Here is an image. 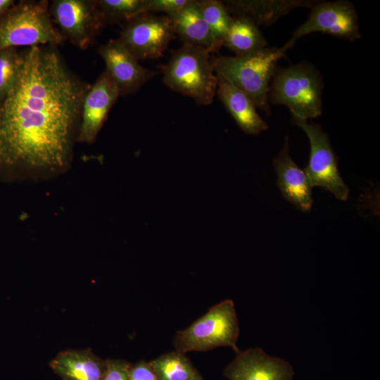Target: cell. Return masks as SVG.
Segmentation results:
<instances>
[{"mask_svg": "<svg viewBox=\"0 0 380 380\" xmlns=\"http://www.w3.org/2000/svg\"><path fill=\"white\" fill-rule=\"evenodd\" d=\"M148 364L158 380H203L186 353L177 350L162 354Z\"/></svg>", "mask_w": 380, "mask_h": 380, "instance_id": "obj_20", "label": "cell"}, {"mask_svg": "<svg viewBox=\"0 0 380 380\" xmlns=\"http://www.w3.org/2000/svg\"><path fill=\"white\" fill-rule=\"evenodd\" d=\"M190 0H147L148 13H165L172 16L182 9Z\"/></svg>", "mask_w": 380, "mask_h": 380, "instance_id": "obj_24", "label": "cell"}, {"mask_svg": "<svg viewBox=\"0 0 380 380\" xmlns=\"http://www.w3.org/2000/svg\"><path fill=\"white\" fill-rule=\"evenodd\" d=\"M285 54L281 48L265 47L245 56H215L211 61L216 75L231 82L252 99L257 108L269 115L270 81Z\"/></svg>", "mask_w": 380, "mask_h": 380, "instance_id": "obj_2", "label": "cell"}, {"mask_svg": "<svg viewBox=\"0 0 380 380\" xmlns=\"http://www.w3.org/2000/svg\"><path fill=\"white\" fill-rule=\"evenodd\" d=\"M49 11L63 39L81 49L91 46L106 25L97 0H54Z\"/></svg>", "mask_w": 380, "mask_h": 380, "instance_id": "obj_9", "label": "cell"}, {"mask_svg": "<svg viewBox=\"0 0 380 380\" xmlns=\"http://www.w3.org/2000/svg\"><path fill=\"white\" fill-rule=\"evenodd\" d=\"M49 367L63 380H102L106 364V360L86 348L61 350L50 361Z\"/></svg>", "mask_w": 380, "mask_h": 380, "instance_id": "obj_16", "label": "cell"}, {"mask_svg": "<svg viewBox=\"0 0 380 380\" xmlns=\"http://www.w3.org/2000/svg\"><path fill=\"white\" fill-rule=\"evenodd\" d=\"M56 47L20 52L15 81L0 103V173L37 179L70 167L91 85L69 70Z\"/></svg>", "mask_w": 380, "mask_h": 380, "instance_id": "obj_1", "label": "cell"}, {"mask_svg": "<svg viewBox=\"0 0 380 380\" xmlns=\"http://www.w3.org/2000/svg\"><path fill=\"white\" fill-rule=\"evenodd\" d=\"M167 15L143 13L124 23L118 41L138 60H153L163 56L175 37Z\"/></svg>", "mask_w": 380, "mask_h": 380, "instance_id": "obj_10", "label": "cell"}, {"mask_svg": "<svg viewBox=\"0 0 380 380\" xmlns=\"http://www.w3.org/2000/svg\"><path fill=\"white\" fill-rule=\"evenodd\" d=\"M239 325L234 303L224 300L184 329L177 331L173 345L175 350L184 353L207 351L228 346L236 353Z\"/></svg>", "mask_w": 380, "mask_h": 380, "instance_id": "obj_6", "label": "cell"}, {"mask_svg": "<svg viewBox=\"0 0 380 380\" xmlns=\"http://www.w3.org/2000/svg\"><path fill=\"white\" fill-rule=\"evenodd\" d=\"M315 0H230L223 3L229 13L246 16L258 26L270 25L298 8H311Z\"/></svg>", "mask_w": 380, "mask_h": 380, "instance_id": "obj_17", "label": "cell"}, {"mask_svg": "<svg viewBox=\"0 0 380 380\" xmlns=\"http://www.w3.org/2000/svg\"><path fill=\"white\" fill-rule=\"evenodd\" d=\"M122 96L137 92L158 73L141 65L139 61L118 41L111 39L98 49Z\"/></svg>", "mask_w": 380, "mask_h": 380, "instance_id": "obj_11", "label": "cell"}, {"mask_svg": "<svg viewBox=\"0 0 380 380\" xmlns=\"http://www.w3.org/2000/svg\"><path fill=\"white\" fill-rule=\"evenodd\" d=\"M292 123L304 131L310 142V158L305 171L312 186L322 187L337 199L346 201L349 189L340 175L328 134L320 125L307 120L292 116Z\"/></svg>", "mask_w": 380, "mask_h": 380, "instance_id": "obj_7", "label": "cell"}, {"mask_svg": "<svg viewBox=\"0 0 380 380\" xmlns=\"http://www.w3.org/2000/svg\"><path fill=\"white\" fill-rule=\"evenodd\" d=\"M106 369L102 380H129L131 363L122 359H106Z\"/></svg>", "mask_w": 380, "mask_h": 380, "instance_id": "obj_25", "label": "cell"}, {"mask_svg": "<svg viewBox=\"0 0 380 380\" xmlns=\"http://www.w3.org/2000/svg\"><path fill=\"white\" fill-rule=\"evenodd\" d=\"M216 76V94L241 130L252 135L266 130L268 125L252 99L224 77Z\"/></svg>", "mask_w": 380, "mask_h": 380, "instance_id": "obj_15", "label": "cell"}, {"mask_svg": "<svg viewBox=\"0 0 380 380\" xmlns=\"http://www.w3.org/2000/svg\"><path fill=\"white\" fill-rule=\"evenodd\" d=\"M104 21L125 23L147 12V0H97Z\"/></svg>", "mask_w": 380, "mask_h": 380, "instance_id": "obj_22", "label": "cell"}, {"mask_svg": "<svg viewBox=\"0 0 380 380\" xmlns=\"http://www.w3.org/2000/svg\"><path fill=\"white\" fill-rule=\"evenodd\" d=\"M129 380H158L151 369L148 362L139 361L131 364L129 371Z\"/></svg>", "mask_w": 380, "mask_h": 380, "instance_id": "obj_26", "label": "cell"}, {"mask_svg": "<svg viewBox=\"0 0 380 380\" xmlns=\"http://www.w3.org/2000/svg\"><path fill=\"white\" fill-rule=\"evenodd\" d=\"M162 72L164 83L172 90L191 98L198 105L213 103L217 76L205 49L183 44L172 51Z\"/></svg>", "mask_w": 380, "mask_h": 380, "instance_id": "obj_4", "label": "cell"}, {"mask_svg": "<svg viewBox=\"0 0 380 380\" xmlns=\"http://www.w3.org/2000/svg\"><path fill=\"white\" fill-rule=\"evenodd\" d=\"M48 1H20L0 15V50L25 46H57L65 39L54 25Z\"/></svg>", "mask_w": 380, "mask_h": 380, "instance_id": "obj_5", "label": "cell"}, {"mask_svg": "<svg viewBox=\"0 0 380 380\" xmlns=\"http://www.w3.org/2000/svg\"><path fill=\"white\" fill-rule=\"evenodd\" d=\"M119 96L113 78L105 70L84 96L77 142L91 144L96 140L108 112Z\"/></svg>", "mask_w": 380, "mask_h": 380, "instance_id": "obj_13", "label": "cell"}, {"mask_svg": "<svg viewBox=\"0 0 380 380\" xmlns=\"http://www.w3.org/2000/svg\"><path fill=\"white\" fill-rule=\"evenodd\" d=\"M267 44L259 26L252 20L243 15L232 17L223 46L239 56L257 52Z\"/></svg>", "mask_w": 380, "mask_h": 380, "instance_id": "obj_19", "label": "cell"}, {"mask_svg": "<svg viewBox=\"0 0 380 380\" xmlns=\"http://www.w3.org/2000/svg\"><path fill=\"white\" fill-rule=\"evenodd\" d=\"M277 172V184L283 196L297 208L308 212L312 204V186L305 170L292 160L289 154V138L273 160Z\"/></svg>", "mask_w": 380, "mask_h": 380, "instance_id": "obj_14", "label": "cell"}, {"mask_svg": "<svg viewBox=\"0 0 380 380\" xmlns=\"http://www.w3.org/2000/svg\"><path fill=\"white\" fill-rule=\"evenodd\" d=\"M202 15L210 30L214 51L223 46L232 17L223 2L217 0H197Z\"/></svg>", "mask_w": 380, "mask_h": 380, "instance_id": "obj_21", "label": "cell"}, {"mask_svg": "<svg viewBox=\"0 0 380 380\" xmlns=\"http://www.w3.org/2000/svg\"><path fill=\"white\" fill-rule=\"evenodd\" d=\"M15 4L13 0H0V15L6 13Z\"/></svg>", "mask_w": 380, "mask_h": 380, "instance_id": "obj_27", "label": "cell"}, {"mask_svg": "<svg viewBox=\"0 0 380 380\" xmlns=\"http://www.w3.org/2000/svg\"><path fill=\"white\" fill-rule=\"evenodd\" d=\"M20 62V52L15 48L0 50V103L13 85Z\"/></svg>", "mask_w": 380, "mask_h": 380, "instance_id": "obj_23", "label": "cell"}, {"mask_svg": "<svg viewBox=\"0 0 380 380\" xmlns=\"http://www.w3.org/2000/svg\"><path fill=\"white\" fill-rule=\"evenodd\" d=\"M310 8L308 19L281 47L284 51L293 47L300 38L313 32L324 33L350 42L361 38L358 15L351 2L317 1Z\"/></svg>", "mask_w": 380, "mask_h": 380, "instance_id": "obj_8", "label": "cell"}, {"mask_svg": "<svg viewBox=\"0 0 380 380\" xmlns=\"http://www.w3.org/2000/svg\"><path fill=\"white\" fill-rule=\"evenodd\" d=\"M170 18L173 23L175 34L179 36L183 44L204 48L210 53L214 52L212 36L197 0H190L182 9Z\"/></svg>", "mask_w": 380, "mask_h": 380, "instance_id": "obj_18", "label": "cell"}, {"mask_svg": "<svg viewBox=\"0 0 380 380\" xmlns=\"http://www.w3.org/2000/svg\"><path fill=\"white\" fill-rule=\"evenodd\" d=\"M223 374L229 380H293L294 370L288 361L255 347L236 353Z\"/></svg>", "mask_w": 380, "mask_h": 380, "instance_id": "obj_12", "label": "cell"}, {"mask_svg": "<svg viewBox=\"0 0 380 380\" xmlns=\"http://www.w3.org/2000/svg\"><path fill=\"white\" fill-rule=\"evenodd\" d=\"M323 88L319 71L308 62L277 68L270 85L269 103L285 106L293 117L314 119L322 113Z\"/></svg>", "mask_w": 380, "mask_h": 380, "instance_id": "obj_3", "label": "cell"}]
</instances>
